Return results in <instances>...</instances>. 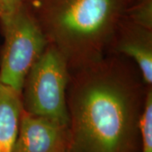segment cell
Returning a JSON list of instances; mask_svg holds the SVG:
<instances>
[{"label": "cell", "mask_w": 152, "mask_h": 152, "mask_svg": "<svg viewBox=\"0 0 152 152\" xmlns=\"http://www.w3.org/2000/svg\"><path fill=\"white\" fill-rule=\"evenodd\" d=\"M69 127L22 111L14 152H66Z\"/></svg>", "instance_id": "5"}, {"label": "cell", "mask_w": 152, "mask_h": 152, "mask_svg": "<svg viewBox=\"0 0 152 152\" xmlns=\"http://www.w3.org/2000/svg\"><path fill=\"white\" fill-rule=\"evenodd\" d=\"M123 16L136 25L152 30V0H139L124 10Z\"/></svg>", "instance_id": "9"}, {"label": "cell", "mask_w": 152, "mask_h": 152, "mask_svg": "<svg viewBox=\"0 0 152 152\" xmlns=\"http://www.w3.org/2000/svg\"><path fill=\"white\" fill-rule=\"evenodd\" d=\"M4 44L0 52V80L21 93L24 80L48 42L27 4L0 18Z\"/></svg>", "instance_id": "4"}, {"label": "cell", "mask_w": 152, "mask_h": 152, "mask_svg": "<svg viewBox=\"0 0 152 152\" xmlns=\"http://www.w3.org/2000/svg\"><path fill=\"white\" fill-rule=\"evenodd\" d=\"M69 79L70 71L64 57L48 44L24 80L23 110L69 127L67 90Z\"/></svg>", "instance_id": "3"}, {"label": "cell", "mask_w": 152, "mask_h": 152, "mask_svg": "<svg viewBox=\"0 0 152 152\" xmlns=\"http://www.w3.org/2000/svg\"><path fill=\"white\" fill-rule=\"evenodd\" d=\"M22 111L21 93L0 80V152H14Z\"/></svg>", "instance_id": "7"}, {"label": "cell", "mask_w": 152, "mask_h": 152, "mask_svg": "<svg viewBox=\"0 0 152 152\" xmlns=\"http://www.w3.org/2000/svg\"><path fill=\"white\" fill-rule=\"evenodd\" d=\"M107 54L132 60L147 86H152V30L136 25L122 15Z\"/></svg>", "instance_id": "6"}, {"label": "cell", "mask_w": 152, "mask_h": 152, "mask_svg": "<svg viewBox=\"0 0 152 152\" xmlns=\"http://www.w3.org/2000/svg\"><path fill=\"white\" fill-rule=\"evenodd\" d=\"M30 0H0V18L7 16L26 4Z\"/></svg>", "instance_id": "10"}, {"label": "cell", "mask_w": 152, "mask_h": 152, "mask_svg": "<svg viewBox=\"0 0 152 152\" xmlns=\"http://www.w3.org/2000/svg\"><path fill=\"white\" fill-rule=\"evenodd\" d=\"M148 87L135 64L118 55L70 72L66 152L138 151Z\"/></svg>", "instance_id": "1"}, {"label": "cell", "mask_w": 152, "mask_h": 152, "mask_svg": "<svg viewBox=\"0 0 152 152\" xmlns=\"http://www.w3.org/2000/svg\"><path fill=\"white\" fill-rule=\"evenodd\" d=\"M26 4L70 72L107 55L124 5L123 0H30Z\"/></svg>", "instance_id": "2"}, {"label": "cell", "mask_w": 152, "mask_h": 152, "mask_svg": "<svg viewBox=\"0 0 152 152\" xmlns=\"http://www.w3.org/2000/svg\"><path fill=\"white\" fill-rule=\"evenodd\" d=\"M140 152H152V87H148L140 119Z\"/></svg>", "instance_id": "8"}, {"label": "cell", "mask_w": 152, "mask_h": 152, "mask_svg": "<svg viewBox=\"0 0 152 152\" xmlns=\"http://www.w3.org/2000/svg\"><path fill=\"white\" fill-rule=\"evenodd\" d=\"M132 1H134V0H123V2H124V4H127V3H130Z\"/></svg>", "instance_id": "11"}]
</instances>
